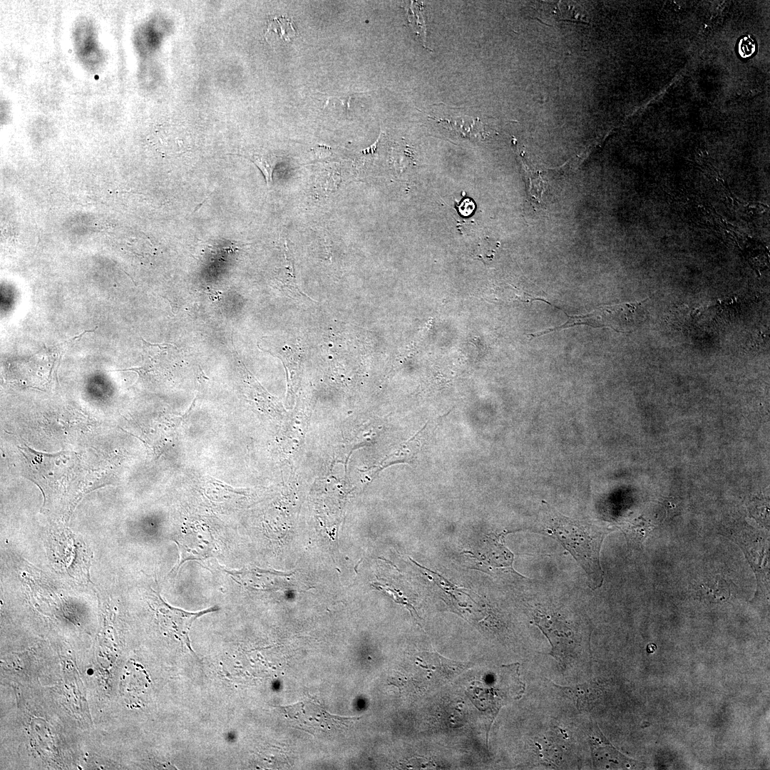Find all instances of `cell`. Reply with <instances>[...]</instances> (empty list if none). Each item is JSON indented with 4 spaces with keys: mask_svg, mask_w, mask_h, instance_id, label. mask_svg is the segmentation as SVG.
Listing matches in <instances>:
<instances>
[{
    "mask_svg": "<svg viewBox=\"0 0 770 770\" xmlns=\"http://www.w3.org/2000/svg\"><path fill=\"white\" fill-rule=\"evenodd\" d=\"M549 529L578 561L590 580L594 584L601 582L602 572L599 554L604 534L562 515L550 520Z\"/></svg>",
    "mask_w": 770,
    "mask_h": 770,
    "instance_id": "1",
    "label": "cell"
},
{
    "mask_svg": "<svg viewBox=\"0 0 770 770\" xmlns=\"http://www.w3.org/2000/svg\"><path fill=\"white\" fill-rule=\"evenodd\" d=\"M26 459V472L42 491L48 494L54 491L65 478L72 474L76 460L75 453L61 451L49 454L36 451L26 446L20 447Z\"/></svg>",
    "mask_w": 770,
    "mask_h": 770,
    "instance_id": "2",
    "label": "cell"
},
{
    "mask_svg": "<svg viewBox=\"0 0 770 770\" xmlns=\"http://www.w3.org/2000/svg\"><path fill=\"white\" fill-rule=\"evenodd\" d=\"M534 620L551 644L552 650L548 654L565 665L567 658L576 654L580 646L581 640L577 631L560 620L555 614L537 610Z\"/></svg>",
    "mask_w": 770,
    "mask_h": 770,
    "instance_id": "3",
    "label": "cell"
},
{
    "mask_svg": "<svg viewBox=\"0 0 770 770\" xmlns=\"http://www.w3.org/2000/svg\"><path fill=\"white\" fill-rule=\"evenodd\" d=\"M150 600L157 612L160 624L196 657L191 647L189 637L190 627L196 619L209 612L218 610V607L212 606L208 609L195 612H187L170 605L157 592H155L151 596Z\"/></svg>",
    "mask_w": 770,
    "mask_h": 770,
    "instance_id": "4",
    "label": "cell"
},
{
    "mask_svg": "<svg viewBox=\"0 0 770 770\" xmlns=\"http://www.w3.org/2000/svg\"><path fill=\"white\" fill-rule=\"evenodd\" d=\"M450 132L464 138L484 140L490 133L485 129L484 125L478 119L468 116H456L453 118H440L437 120Z\"/></svg>",
    "mask_w": 770,
    "mask_h": 770,
    "instance_id": "5",
    "label": "cell"
},
{
    "mask_svg": "<svg viewBox=\"0 0 770 770\" xmlns=\"http://www.w3.org/2000/svg\"><path fill=\"white\" fill-rule=\"evenodd\" d=\"M568 697L571 698L580 711L591 709L601 695V690L595 682H587L572 687L555 684Z\"/></svg>",
    "mask_w": 770,
    "mask_h": 770,
    "instance_id": "6",
    "label": "cell"
},
{
    "mask_svg": "<svg viewBox=\"0 0 770 770\" xmlns=\"http://www.w3.org/2000/svg\"><path fill=\"white\" fill-rule=\"evenodd\" d=\"M296 34L293 21L284 16H279L268 21L265 37L269 43L276 44L279 42L290 43Z\"/></svg>",
    "mask_w": 770,
    "mask_h": 770,
    "instance_id": "7",
    "label": "cell"
},
{
    "mask_svg": "<svg viewBox=\"0 0 770 770\" xmlns=\"http://www.w3.org/2000/svg\"><path fill=\"white\" fill-rule=\"evenodd\" d=\"M421 660L423 662V667L440 672V677L443 679H450L467 667V664L453 662L431 652L423 654Z\"/></svg>",
    "mask_w": 770,
    "mask_h": 770,
    "instance_id": "8",
    "label": "cell"
},
{
    "mask_svg": "<svg viewBox=\"0 0 770 770\" xmlns=\"http://www.w3.org/2000/svg\"><path fill=\"white\" fill-rule=\"evenodd\" d=\"M705 590V594L708 596L716 597L721 600L727 599L730 596V590L727 582L723 580L717 579L714 584L711 585H703Z\"/></svg>",
    "mask_w": 770,
    "mask_h": 770,
    "instance_id": "9",
    "label": "cell"
},
{
    "mask_svg": "<svg viewBox=\"0 0 770 770\" xmlns=\"http://www.w3.org/2000/svg\"><path fill=\"white\" fill-rule=\"evenodd\" d=\"M250 159L259 168L263 173L267 185L272 182V174L274 163L271 159L267 157L254 155Z\"/></svg>",
    "mask_w": 770,
    "mask_h": 770,
    "instance_id": "10",
    "label": "cell"
},
{
    "mask_svg": "<svg viewBox=\"0 0 770 770\" xmlns=\"http://www.w3.org/2000/svg\"><path fill=\"white\" fill-rule=\"evenodd\" d=\"M624 530L627 535V539L628 542L632 543L640 544L648 535L650 529L649 527H643L641 525L626 527Z\"/></svg>",
    "mask_w": 770,
    "mask_h": 770,
    "instance_id": "11",
    "label": "cell"
},
{
    "mask_svg": "<svg viewBox=\"0 0 770 770\" xmlns=\"http://www.w3.org/2000/svg\"><path fill=\"white\" fill-rule=\"evenodd\" d=\"M460 212L463 215H470L474 208V204L470 199H466L462 202V204L458 207Z\"/></svg>",
    "mask_w": 770,
    "mask_h": 770,
    "instance_id": "12",
    "label": "cell"
},
{
    "mask_svg": "<svg viewBox=\"0 0 770 770\" xmlns=\"http://www.w3.org/2000/svg\"><path fill=\"white\" fill-rule=\"evenodd\" d=\"M195 401V399H194V401H193L192 404H191L190 407L189 408V409L183 416H181V417H180L178 421H175V423L179 424L182 420L185 419L187 417V416L188 415V414L190 412L191 409L194 406Z\"/></svg>",
    "mask_w": 770,
    "mask_h": 770,
    "instance_id": "13",
    "label": "cell"
}]
</instances>
